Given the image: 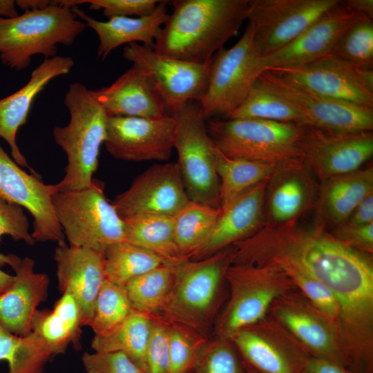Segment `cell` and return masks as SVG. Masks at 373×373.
Returning <instances> with one entry per match:
<instances>
[{
    "instance_id": "cell-7",
    "label": "cell",
    "mask_w": 373,
    "mask_h": 373,
    "mask_svg": "<svg viewBox=\"0 0 373 373\" xmlns=\"http://www.w3.org/2000/svg\"><path fill=\"white\" fill-rule=\"evenodd\" d=\"M57 219L69 245L102 253L126 240L125 222L104 193V183L93 179L86 188L58 191L52 196Z\"/></svg>"
},
{
    "instance_id": "cell-42",
    "label": "cell",
    "mask_w": 373,
    "mask_h": 373,
    "mask_svg": "<svg viewBox=\"0 0 373 373\" xmlns=\"http://www.w3.org/2000/svg\"><path fill=\"white\" fill-rule=\"evenodd\" d=\"M237 352L229 340L207 341L192 373H247Z\"/></svg>"
},
{
    "instance_id": "cell-36",
    "label": "cell",
    "mask_w": 373,
    "mask_h": 373,
    "mask_svg": "<svg viewBox=\"0 0 373 373\" xmlns=\"http://www.w3.org/2000/svg\"><path fill=\"white\" fill-rule=\"evenodd\" d=\"M104 256L106 279L122 287L131 279L166 264L157 255L126 240L110 246Z\"/></svg>"
},
{
    "instance_id": "cell-13",
    "label": "cell",
    "mask_w": 373,
    "mask_h": 373,
    "mask_svg": "<svg viewBox=\"0 0 373 373\" xmlns=\"http://www.w3.org/2000/svg\"><path fill=\"white\" fill-rule=\"evenodd\" d=\"M340 0H249L247 16L261 56L289 44Z\"/></svg>"
},
{
    "instance_id": "cell-11",
    "label": "cell",
    "mask_w": 373,
    "mask_h": 373,
    "mask_svg": "<svg viewBox=\"0 0 373 373\" xmlns=\"http://www.w3.org/2000/svg\"><path fill=\"white\" fill-rule=\"evenodd\" d=\"M269 312L310 356L329 360L350 369L338 326L298 289L276 298Z\"/></svg>"
},
{
    "instance_id": "cell-20",
    "label": "cell",
    "mask_w": 373,
    "mask_h": 373,
    "mask_svg": "<svg viewBox=\"0 0 373 373\" xmlns=\"http://www.w3.org/2000/svg\"><path fill=\"white\" fill-rule=\"evenodd\" d=\"M258 78L291 102L311 127L336 132L373 129V108L319 95L269 70Z\"/></svg>"
},
{
    "instance_id": "cell-9",
    "label": "cell",
    "mask_w": 373,
    "mask_h": 373,
    "mask_svg": "<svg viewBox=\"0 0 373 373\" xmlns=\"http://www.w3.org/2000/svg\"><path fill=\"white\" fill-rule=\"evenodd\" d=\"M173 115L177 163L189 200L220 208L217 147L208 133L199 103L191 101Z\"/></svg>"
},
{
    "instance_id": "cell-33",
    "label": "cell",
    "mask_w": 373,
    "mask_h": 373,
    "mask_svg": "<svg viewBox=\"0 0 373 373\" xmlns=\"http://www.w3.org/2000/svg\"><path fill=\"white\" fill-rule=\"evenodd\" d=\"M227 119H259L309 126L303 114L287 99L258 77L243 102Z\"/></svg>"
},
{
    "instance_id": "cell-39",
    "label": "cell",
    "mask_w": 373,
    "mask_h": 373,
    "mask_svg": "<svg viewBox=\"0 0 373 373\" xmlns=\"http://www.w3.org/2000/svg\"><path fill=\"white\" fill-rule=\"evenodd\" d=\"M133 309L124 287L106 280L97 297L89 327L96 336L106 334L122 324Z\"/></svg>"
},
{
    "instance_id": "cell-31",
    "label": "cell",
    "mask_w": 373,
    "mask_h": 373,
    "mask_svg": "<svg viewBox=\"0 0 373 373\" xmlns=\"http://www.w3.org/2000/svg\"><path fill=\"white\" fill-rule=\"evenodd\" d=\"M124 220L126 241L157 255L166 264L187 260L182 258L179 253L173 216L142 214Z\"/></svg>"
},
{
    "instance_id": "cell-21",
    "label": "cell",
    "mask_w": 373,
    "mask_h": 373,
    "mask_svg": "<svg viewBox=\"0 0 373 373\" xmlns=\"http://www.w3.org/2000/svg\"><path fill=\"white\" fill-rule=\"evenodd\" d=\"M363 15L339 5L318 19L283 47L262 56V73L267 70L304 65L332 53L346 28Z\"/></svg>"
},
{
    "instance_id": "cell-8",
    "label": "cell",
    "mask_w": 373,
    "mask_h": 373,
    "mask_svg": "<svg viewBox=\"0 0 373 373\" xmlns=\"http://www.w3.org/2000/svg\"><path fill=\"white\" fill-rule=\"evenodd\" d=\"M224 279L230 287V298L217 325V338L229 340L238 330L265 318L274 301L297 289L287 274L277 265L232 263Z\"/></svg>"
},
{
    "instance_id": "cell-19",
    "label": "cell",
    "mask_w": 373,
    "mask_h": 373,
    "mask_svg": "<svg viewBox=\"0 0 373 373\" xmlns=\"http://www.w3.org/2000/svg\"><path fill=\"white\" fill-rule=\"evenodd\" d=\"M190 201L177 162L154 164L112 202L122 219L142 214L174 216Z\"/></svg>"
},
{
    "instance_id": "cell-30",
    "label": "cell",
    "mask_w": 373,
    "mask_h": 373,
    "mask_svg": "<svg viewBox=\"0 0 373 373\" xmlns=\"http://www.w3.org/2000/svg\"><path fill=\"white\" fill-rule=\"evenodd\" d=\"M82 326L79 306L68 292L62 294L52 310L37 309L31 321L32 332L52 356L64 354L70 344L80 350Z\"/></svg>"
},
{
    "instance_id": "cell-17",
    "label": "cell",
    "mask_w": 373,
    "mask_h": 373,
    "mask_svg": "<svg viewBox=\"0 0 373 373\" xmlns=\"http://www.w3.org/2000/svg\"><path fill=\"white\" fill-rule=\"evenodd\" d=\"M58 191L57 184H46L35 175L27 173L0 145V198L31 213V234L36 242H65L52 204V196Z\"/></svg>"
},
{
    "instance_id": "cell-41",
    "label": "cell",
    "mask_w": 373,
    "mask_h": 373,
    "mask_svg": "<svg viewBox=\"0 0 373 373\" xmlns=\"http://www.w3.org/2000/svg\"><path fill=\"white\" fill-rule=\"evenodd\" d=\"M207 341L195 330L170 323L169 373H192Z\"/></svg>"
},
{
    "instance_id": "cell-10",
    "label": "cell",
    "mask_w": 373,
    "mask_h": 373,
    "mask_svg": "<svg viewBox=\"0 0 373 373\" xmlns=\"http://www.w3.org/2000/svg\"><path fill=\"white\" fill-rule=\"evenodd\" d=\"M261 57L249 24L232 47L223 48L214 55L205 90L198 102L205 119L227 117L243 102L262 73Z\"/></svg>"
},
{
    "instance_id": "cell-48",
    "label": "cell",
    "mask_w": 373,
    "mask_h": 373,
    "mask_svg": "<svg viewBox=\"0 0 373 373\" xmlns=\"http://www.w3.org/2000/svg\"><path fill=\"white\" fill-rule=\"evenodd\" d=\"M300 373H352L351 371L334 361L309 356Z\"/></svg>"
},
{
    "instance_id": "cell-52",
    "label": "cell",
    "mask_w": 373,
    "mask_h": 373,
    "mask_svg": "<svg viewBox=\"0 0 373 373\" xmlns=\"http://www.w3.org/2000/svg\"><path fill=\"white\" fill-rule=\"evenodd\" d=\"M19 15L15 1L0 0V19L12 18Z\"/></svg>"
},
{
    "instance_id": "cell-37",
    "label": "cell",
    "mask_w": 373,
    "mask_h": 373,
    "mask_svg": "<svg viewBox=\"0 0 373 373\" xmlns=\"http://www.w3.org/2000/svg\"><path fill=\"white\" fill-rule=\"evenodd\" d=\"M52 356L34 333L18 336L0 326V361L8 363V373H46V364Z\"/></svg>"
},
{
    "instance_id": "cell-26",
    "label": "cell",
    "mask_w": 373,
    "mask_h": 373,
    "mask_svg": "<svg viewBox=\"0 0 373 373\" xmlns=\"http://www.w3.org/2000/svg\"><path fill=\"white\" fill-rule=\"evenodd\" d=\"M267 179L235 199L221 213L204 245L190 260H200L233 245L265 224Z\"/></svg>"
},
{
    "instance_id": "cell-25",
    "label": "cell",
    "mask_w": 373,
    "mask_h": 373,
    "mask_svg": "<svg viewBox=\"0 0 373 373\" xmlns=\"http://www.w3.org/2000/svg\"><path fill=\"white\" fill-rule=\"evenodd\" d=\"M74 64L71 57L44 58L23 86L0 99V137L8 144L12 157L19 166L30 168L16 142V135L19 128L26 124L34 99L51 80L69 73Z\"/></svg>"
},
{
    "instance_id": "cell-45",
    "label": "cell",
    "mask_w": 373,
    "mask_h": 373,
    "mask_svg": "<svg viewBox=\"0 0 373 373\" xmlns=\"http://www.w3.org/2000/svg\"><path fill=\"white\" fill-rule=\"evenodd\" d=\"M86 373H144L125 354L113 352H84L82 356Z\"/></svg>"
},
{
    "instance_id": "cell-23",
    "label": "cell",
    "mask_w": 373,
    "mask_h": 373,
    "mask_svg": "<svg viewBox=\"0 0 373 373\" xmlns=\"http://www.w3.org/2000/svg\"><path fill=\"white\" fill-rule=\"evenodd\" d=\"M8 256L15 275L12 285L0 294V326L26 336L32 332L31 321L38 305L48 298L50 280L46 274L35 272L31 258Z\"/></svg>"
},
{
    "instance_id": "cell-14",
    "label": "cell",
    "mask_w": 373,
    "mask_h": 373,
    "mask_svg": "<svg viewBox=\"0 0 373 373\" xmlns=\"http://www.w3.org/2000/svg\"><path fill=\"white\" fill-rule=\"evenodd\" d=\"M267 70L319 95L373 108V69L360 68L333 54Z\"/></svg>"
},
{
    "instance_id": "cell-49",
    "label": "cell",
    "mask_w": 373,
    "mask_h": 373,
    "mask_svg": "<svg viewBox=\"0 0 373 373\" xmlns=\"http://www.w3.org/2000/svg\"><path fill=\"white\" fill-rule=\"evenodd\" d=\"M346 222L358 225L373 223V193L365 198L354 209Z\"/></svg>"
},
{
    "instance_id": "cell-16",
    "label": "cell",
    "mask_w": 373,
    "mask_h": 373,
    "mask_svg": "<svg viewBox=\"0 0 373 373\" xmlns=\"http://www.w3.org/2000/svg\"><path fill=\"white\" fill-rule=\"evenodd\" d=\"M229 341L258 373H300L310 356L274 318L238 330Z\"/></svg>"
},
{
    "instance_id": "cell-29",
    "label": "cell",
    "mask_w": 373,
    "mask_h": 373,
    "mask_svg": "<svg viewBox=\"0 0 373 373\" xmlns=\"http://www.w3.org/2000/svg\"><path fill=\"white\" fill-rule=\"evenodd\" d=\"M373 193V167L358 169L321 182L316 199L318 222H345L354 209Z\"/></svg>"
},
{
    "instance_id": "cell-46",
    "label": "cell",
    "mask_w": 373,
    "mask_h": 373,
    "mask_svg": "<svg viewBox=\"0 0 373 373\" xmlns=\"http://www.w3.org/2000/svg\"><path fill=\"white\" fill-rule=\"evenodd\" d=\"M90 9H102L108 19L115 17H140L151 14L158 0H86Z\"/></svg>"
},
{
    "instance_id": "cell-24",
    "label": "cell",
    "mask_w": 373,
    "mask_h": 373,
    "mask_svg": "<svg viewBox=\"0 0 373 373\" xmlns=\"http://www.w3.org/2000/svg\"><path fill=\"white\" fill-rule=\"evenodd\" d=\"M316 196L315 182L303 164L276 168L266 189L265 224L297 222L315 202Z\"/></svg>"
},
{
    "instance_id": "cell-34",
    "label": "cell",
    "mask_w": 373,
    "mask_h": 373,
    "mask_svg": "<svg viewBox=\"0 0 373 373\" xmlns=\"http://www.w3.org/2000/svg\"><path fill=\"white\" fill-rule=\"evenodd\" d=\"M275 169L262 162L228 157L217 148L216 170L220 209H225L244 192L269 178Z\"/></svg>"
},
{
    "instance_id": "cell-38",
    "label": "cell",
    "mask_w": 373,
    "mask_h": 373,
    "mask_svg": "<svg viewBox=\"0 0 373 373\" xmlns=\"http://www.w3.org/2000/svg\"><path fill=\"white\" fill-rule=\"evenodd\" d=\"M173 264H163L129 280L124 288L134 309L156 315L174 279Z\"/></svg>"
},
{
    "instance_id": "cell-6",
    "label": "cell",
    "mask_w": 373,
    "mask_h": 373,
    "mask_svg": "<svg viewBox=\"0 0 373 373\" xmlns=\"http://www.w3.org/2000/svg\"><path fill=\"white\" fill-rule=\"evenodd\" d=\"M305 127L247 118L211 119L207 125L216 146L225 156L276 168L303 164L300 142Z\"/></svg>"
},
{
    "instance_id": "cell-22",
    "label": "cell",
    "mask_w": 373,
    "mask_h": 373,
    "mask_svg": "<svg viewBox=\"0 0 373 373\" xmlns=\"http://www.w3.org/2000/svg\"><path fill=\"white\" fill-rule=\"evenodd\" d=\"M53 258L59 290L73 295L79 306L82 325L89 326L97 297L106 280L104 253L64 242L56 247Z\"/></svg>"
},
{
    "instance_id": "cell-40",
    "label": "cell",
    "mask_w": 373,
    "mask_h": 373,
    "mask_svg": "<svg viewBox=\"0 0 373 373\" xmlns=\"http://www.w3.org/2000/svg\"><path fill=\"white\" fill-rule=\"evenodd\" d=\"M334 55L363 69H373V19L361 15L339 37Z\"/></svg>"
},
{
    "instance_id": "cell-18",
    "label": "cell",
    "mask_w": 373,
    "mask_h": 373,
    "mask_svg": "<svg viewBox=\"0 0 373 373\" xmlns=\"http://www.w3.org/2000/svg\"><path fill=\"white\" fill-rule=\"evenodd\" d=\"M175 119L173 115L158 119L108 116L107 151L126 161H168L174 149Z\"/></svg>"
},
{
    "instance_id": "cell-27",
    "label": "cell",
    "mask_w": 373,
    "mask_h": 373,
    "mask_svg": "<svg viewBox=\"0 0 373 373\" xmlns=\"http://www.w3.org/2000/svg\"><path fill=\"white\" fill-rule=\"evenodd\" d=\"M93 93L108 116L158 119L167 115L156 89L134 66L112 84L95 90Z\"/></svg>"
},
{
    "instance_id": "cell-54",
    "label": "cell",
    "mask_w": 373,
    "mask_h": 373,
    "mask_svg": "<svg viewBox=\"0 0 373 373\" xmlns=\"http://www.w3.org/2000/svg\"><path fill=\"white\" fill-rule=\"evenodd\" d=\"M243 363L245 365V370H246L247 373H258L254 370H253L251 367H250L247 364H245L244 362H243Z\"/></svg>"
},
{
    "instance_id": "cell-44",
    "label": "cell",
    "mask_w": 373,
    "mask_h": 373,
    "mask_svg": "<svg viewBox=\"0 0 373 373\" xmlns=\"http://www.w3.org/2000/svg\"><path fill=\"white\" fill-rule=\"evenodd\" d=\"M29 222L23 209L0 198V241L3 235L15 240H23L30 245L35 243L29 232ZM8 265V256L0 253V267Z\"/></svg>"
},
{
    "instance_id": "cell-2",
    "label": "cell",
    "mask_w": 373,
    "mask_h": 373,
    "mask_svg": "<svg viewBox=\"0 0 373 373\" xmlns=\"http://www.w3.org/2000/svg\"><path fill=\"white\" fill-rule=\"evenodd\" d=\"M173 12L153 50L196 64L209 63L238 35L247 19L249 0H173Z\"/></svg>"
},
{
    "instance_id": "cell-50",
    "label": "cell",
    "mask_w": 373,
    "mask_h": 373,
    "mask_svg": "<svg viewBox=\"0 0 373 373\" xmlns=\"http://www.w3.org/2000/svg\"><path fill=\"white\" fill-rule=\"evenodd\" d=\"M343 4L350 10L373 19L372 0H345Z\"/></svg>"
},
{
    "instance_id": "cell-43",
    "label": "cell",
    "mask_w": 373,
    "mask_h": 373,
    "mask_svg": "<svg viewBox=\"0 0 373 373\" xmlns=\"http://www.w3.org/2000/svg\"><path fill=\"white\" fill-rule=\"evenodd\" d=\"M153 325L145 354L144 373H169L170 323L151 316Z\"/></svg>"
},
{
    "instance_id": "cell-3",
    "label": "cell",
    "mask_w": 373,
    "mask_h": 373,
    "mask_svg": "<svg viewBox=\"0 0 373 373\" xmlns=\"http://www.w3.org/2000/svg\"><path fill=\"white\" fill-rule=\"evenodd\" d=\"M70 120L52 130L54 140L67 157L65 175L57 183L59 191L88 187L99 164V149L106 137L108 115L93 90L79 82L69 85L64 97Z\"/></svg>"
},
{
    "instance_id": "cell-51",
    "label": "cell",
    "mask_w": 373,
    "mask_h": 373,
    "mask_svg": "<svg viewBox=\"0 0 373 373\" xmlns=\"http://www.w3.org/2000/svg\"><path fill=\"white\" fill-rule=\"evenodd\" d=\"M16 6L22 10H35L46 8L52 5V1L49 0H17Z\"/></svg>"
},
{
    "instance_id": "cell-32",
    "label": "cell",
    "mask_w": 373,
    "mask_h": 373,
    "mask_svg": "<svg viewBox=\"0 0 373 373\" xmlns=\"http://www.w3.org/2000/svg\"><path fill=\"white\" fill-rule=\"evenodd\" d=\"M152 325L151 315L133 309L128 318L111 332L95 335L91 347L95 352H122L144 373L145 354Z\"/></svg>"
},
{
    "instance_id": "cell-35",
    "label": "cell",
    "mask_w": 373,
    "mask_h": 373,
    "mask_svg": "<svg viewBox=\"0 0 373 373\" xmlns=\"http://www.w3.org/2000/svg\"><path fill=\"white\" fill-rule=\"evenodd\" d=\"M220 213V208L190 200L173 216L175 242L182 258L191 259L204 245Z\"/></svg>"
},
{
    "instance_id": "cell-53",
    "label": "cell",
    "mask_w": 373,
    "mask_h": 373,
    "mask_svg": "<svg viewBox=\"0 0 373 373\" xmlns=\"http://www.w3.org/2000/svg\"><path fill=\"white\" fill-rule=\"evenodd\" d=\"M15 276L0 269V294L6 291L13 283Z\"/></svg>"
},
{
    "instance_id": "cell-28",
    "label": "cell",
    "mask_w": 373,
    "mask_h": 373,
    "mask_svg": "<svg viewBox=\"0 0 373 373\" xmlns=\"http://www.w3.org/2000/svg\"><path fill=\"white\" fill-rule=\"evenodd\" d=\"M168 3L169 1H160L154 11L146 16L115 17L106 21L95 19L79 7L72 10L97 35L99 42L97 55L98 58L104 60L113 50L124 44L140 42L153 48L169 15Z\"/></svg>"
},
{
    "instance_id": "cell-5",
    "label": "cell",
    "mask_w": 373,
    "mask_h": 373,
    "mask_svg": "<svg viewBox=\"0 0 373 373\" xmlns=\"http://www.w3.org/2000/svg\"><path fill=\"white\" fill-rule=\"evenodd\" d=\"M86 28L72 9L58 6L56 1L44 9L1 18L0 60L11 69H26L34 55L57 56L58 45L70 46Z\"/></svg>"
},
{
    "instance_id": "cell-15",
    "label": "cell",
    "mask_w": 373,
    "mask_h": 373,
    "mask_svg": "<svg viewBox=\"0 0 373 373\" xmlns=\"http://www.w3.org/2000/svg\"><path fill=\"white\" fill-rule=\"evenodd\" d=\"M300 149L303 165L322 182L356 171L373 155L370 131L336 132L306 126Z\"/></svg>"
},
{
    "instance_id": "cell-12",
    "label": "cell",
    "mask_w": 373,
    "mask_h": 373,
    "mask_svg": "<svg viewBox=\"0 0 373 373\" xmlns=\"http://www.w3.org/2000/svg\"><path fill=\"white\" fill-rule=\"evenodd\" d=\"M122 55L146 75L171 115L198 102L205 90L211 60L203 64L180 60L139 43L124 46Z\"/></svg>"
},
{
    "instance_id": "cell-4",
    "label": "cell",
    "mask_w": 373,
    "mask_h": 373,
    "mask_svg": "<svg viewBox=\"0 0 373 373\" xmlns=\"http://www.w3.org/2000/svg\"><path fill=\"white\" fill-rule=\"evenodd\" d=\"M233 252L231 245L200 260L174 263L172 286L158 313L153 316L205 336Z\"/></svg>"
},
{
    "instance_id": "cell-47",
    "label": "cell",
    "mask_w": 373,
    "mask_h": 373,
    "mask_svg": "<svg viewBox=\"0 0 373 373\" xmlns=\"http://www.w3.org/2000/svg\"><path fill=\"white\" fill-rule=\"evenodd\" d=\"M332 234L358 251L369 255L373 253V223L358 225L345 222L335 226Z\"/></svg>"
},
{
    "instance_id": "cell-1",
    "label": "cell",
    "mask_w": 373,
    "mask_h": 373,
    "mask_svg": "<svg viewBox=\"0 0 373 373\" xmlns=\"http://www.w3.org/2000/svg\"><path fill=\"white\" fill-rule=\"evenodd\" d=\"M232 263L289 266L327 289L338 307V325L352 366L373 365V263L370 255L336 238L318 222L264 224L233 245Z\"/></svg>"
}]
</instances>
